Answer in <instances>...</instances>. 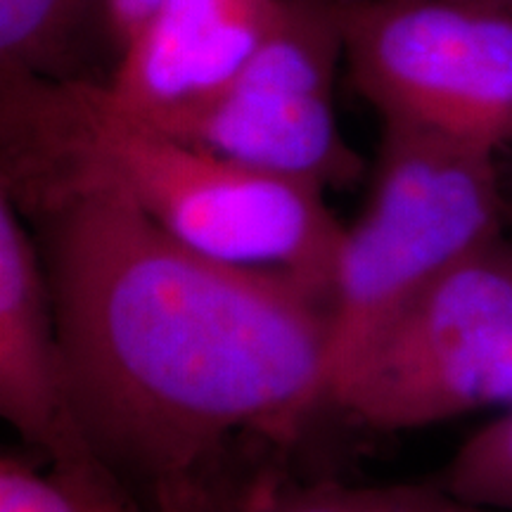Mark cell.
I'll use <instances>...</instances> for the list:
<instances>
[{"instance_id":"1","label":"cell","mask_w":512,"mask_h":512,"mask_svg":"<svg viewBox=\"0 0 512 512\" xmlns=\"http://www.w3.org/2000/svg\"><path fill=\"white\" fill-rule=\"evenodd\" d=\"M19 214L98 456L159 512H264L330 403V299L183 245L110 190Z\"/></svg>"},{"instance_id":"2","label":"cell","mask_w":512,"mask_h":512,"mask_svg":"<svg viewBox=\"0 0 512 512\" xmlns=\"http://www.w3.org/2000/svg\"><path fill=\"white\" fill-rule=\"evenodd\" d=\"M86 188L117 192L183 245L330 299L344 226L323 190L145 124L102 81L0 76V195L27 209Z\"/></svg>"},{"instance_id":"3","label":"cell","mask_w":512,"mask_h":512,"mask_svg":"<svg viewBox=\"0 0 512 512\" xmlns=\"http://www.w3.org/2000/svg\"><path fill=\"white\" fill-rule=\"evenodd\" d=\"M496 152L384 121L363 211L342 230L330 283L332 377L384 320L510 219Z\"/></svg>"},{"instance_id":"4","label":"cell","mask_w":512,"mask_h":512,"mask_svg":"<svg viewBox=\"0 0 512 512\" xmlns=\"http://www.w3.org/2000/svg\"><path fill=\"white\" fill-rule=\"evenodd\" d=\"M330 406L375 432L512 408V242L441 273L339 366Z\"/></svg>"},{"instance_id":"5","label":"cell","mask_w":512,"mask_h":512,"mask_svg":"<svg viewBox=\"0 0 512 512\" xmlns=\"http://www.w3.org/2000/svg\"><path fill=\"white\" fill-rule=\"evenodd\" d=\"M351 81L389 124L512 145V8L498 0H354Z\"/></svg>"},{"instance_id":"6","label":"cell","mask_w":512,"mask_h":512,"mask_svg":"<svg viewBox=\"0 0 512 512\" xmlns=\"http://www.w3.org/2000/svg\"><path fill=\"white\" fill-rule=\"evenodd\" d=\"M351 5L354 0H280L271 31L242 74L178 138L323 192L356 183L363 162L344 140L335 112Z\"/></svg>"},{"instance_id":"7","label":"cell","mask_w":512,"mask_h":512,"mask_svg":"<svg viewBox=\"0 0 512 512\" xmlns=\"http://www.w3.org/2000/svg\"><path fill=\"white\" fill-rule=\"evenodd\" d=\"M278 10L280 0H162L102 83L131 117L183 136L233 86Z\"/></svg>"},{"instance_id":"8","label":"cell","mask_w":512,"mask_h":512,"mask_svg":"<svg viewBox=\"0 0 512 512\" xmlns=\"http://www.w3.org/2000/svg\"><path fill=\"white\" fill-rule=\"evenodd\" d=\"M0 413L48 465L102 460L83 430L36 235L0 195Z\"/></svg>"},{"instance_id":"9","label":"cell","mask_w":512,"mask_h":512,"mask_svg":"<svg viewBox=\"0 0 512 512\" xmlns=\"http://www.w3.org/2000/svg\"><path fill=\"white\" fill-rule=\"evenodd\" d=\"M0 512H159L105 460L38 470L15 451L0 456Z\"/></svg>"},{"instance_id":"10","label":"cell","mask_w":512,"mask_h":512,"mask_svg":"<svg viewBox=\"0 0 512 512\" xmlns=\"http://www.w3.org/2000/svg\"><path fill=\"white\" fill-rule=\"evenodd\" d=\"M100 0H0V76L74 79Z\"/></svg>"},{"instance_id":"11","label":"cell","mask_w":512,"mask_h":512,"mask_svg":"<svg viewBox=\"0 0 512 512\" xmlns=\"http://www.w3.org/2000/svg\"><path fill=\"white\" fill-rule=\"evenodd\" d=\"M264 512H503L463 501L432 484L347 486L339 482L290 484Z\"/></svg>"},{"instance_id":"12","label":"cell","mask_w":512,"mask_h":512,"mask_svg":"<svg viewBox=\"0 0 512 512\" xmlns=\"http://www.w3.org/2000/svg\"><path fill=\"white\" fill-rule=\"evenodd\" d=\"M437 482L463 501L512 512V408L465 439Z\"/></svg>"},{"instance_id":"13","label":"cell","mask_w":512,"mask_h":512,"mask_svg":"<svg viewBox=\"0 0 512 512\" xmlns=\"http://www.w3.org/2000/svg\"><path fill=\"white\" fill-rule=\"evenodd\" d=\"M159 3L162 0H100L98 27L107 43L119 53L121 46Z\"/></svg>"},{"instance_id":"14","label":"cell","mask_w":512,"mask_h":512,"mask_svg":"<svg viewBox=\"0 0 512 512\" xmlns=\"http://www.w3.org/2000/svg\"><path fill=\"white\" fill-rule=\"evenodd\" d=\"M498 3H503V5H508V8H512V0H498Z\"/></svg>"},{"instance_id":"15","label":"cell","mask_w":512,"mask_h":512,"mask_svg":"<svg viewBox=\"0 0 512 512\" xmlns=\"http://www.w3.org/2000/svg\"><path fill=\"white\" fill-rule=\"evenodd\" d=\"M508 214H510V219H512V202H508Z\"/></svg>"}]
</instances>
